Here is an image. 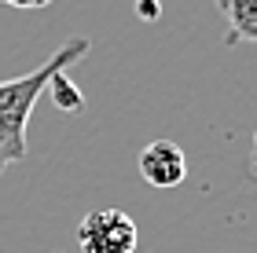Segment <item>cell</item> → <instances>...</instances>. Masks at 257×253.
Masks as SVG:
<instances>
[{"mask_svg": "<svg viewBox=\"0 0 257 253\" xmlns=\"http://www.w3.org/2000/svg\"><path fill=\"white\" fill-rule=\"evenodd\" d=\"M136 220L121 209H92L77 224L81 253H136Z\"/></svg>", "mask_w": 257, "mask_h": 253, "instance_id": "obj_2", "label": "cell"}, {"mask_svg": "<svg viewBox=\"0 0 257 253\" xmlns=\"http://www.w3.org/2000/svg\"><path fill=\"white\" fill-rule=\"evenodd\" d=\"M85 55H88V37H74L48 63H41L37 70L0 81V172L26 158V125H30V114L37 107L41 92L48 88V81L55 74H66Z\"/></svg>", "mask_w": 257, "mask_h": 253, "instance_id": "obj_1", "label": "cell"}, {"mask_svg": "<svg viewBox=\"0 0 257 253\" xmlns=\"http://www.w3.org/2000/svg\"><path fill=\"white\" fill-rule=\"evenodd\" d=\"M253 147H257V136H253Z\"/></svg>", "mask_w": 257, "mask_h": 253, "instance_id": "obj_8", "label": "cell"}, {"mask_svg": "<svg viewBox=\"0 0 257 253\" xmlns=\"http://www.w3.org/2000/svg\"><path fill=\"white\" fill-rule=\"evenodd\" d=\"M136 169L151 187L169 191V187H180V183L188 180V154L173 140H155V143H147L144 151H140Z\"/></svg>", "mask_w": 257, "mask_h": 253, "instance_id": "obj_3", "label": "cell"}, {"mask_svg": "<svg viewBox=\"0 0 257 253\" xmlns=\"http://www.w3.org/2000/svg\"><path fill=\"white\" fill-rule=\"evenodd\" d=\"M48 88H52V96H55V103H59L63 110H81V92L74 88V81H70L66 74H55L48 81Z\"/></svg>", "mask_w": 257, "mask_h": 253, "instance_id": "obj_5", "label": "cell"}, {"mask_svg": "<svg viewBox=\"0 0 257 253\" xmlns=\"http://www.w3.org/2000/svg\"><path fill=\"white\" fill-rule=\"evenodd\" d=\"M228 22V44L257 41V0H217Z\"/></svg>", "mask_w": 257, "mask_h": 253, "instance_id": "obj_4", "label": "cell"}, {"mask_svg": "<svg viewBox=\"0 0 257 253\" xmlns=\"http://www.w3.org/2000/svg\"><path fill=\"white\" fill-rule=\"evenodd\" d=\"M155 11H158L155 0H140V15H144V19H155Z\"/></svg>", "mask_w": 257, "mask_h": 253, "instance_id": "obj_7", "label": "cell"}, {"mask_svg": "<svg viewBox=\"0 0 257 253\" xmlns=\"http://www.w3.org/2000/svg\"><path fill=\"white\" fill-rule=\"evenodd\" d=\"M0 4H11V8H22V11H37V8H48L52 0H0Z\"/></svg>", "mask_w": 257, "mask_h": 253, "instance_id": "obj_6", "label": "cell"}]
</instances>
